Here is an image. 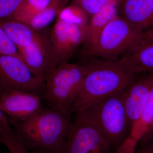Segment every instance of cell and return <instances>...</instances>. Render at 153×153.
Returning a JSON list of instances; mask_svg holds the SVG:
<instances>
[{
    "instance_id": "25",
    "label": "cell",
    "mask_w": 153,
    "mask_h": 153,
    "mask_svg": "<svg viewBox=\"0 0 153 153\" xmlns=\"http://www.w3.org/2000/svg\"><path fill=\"white\" fill-rule=\"evenodd\" d=\"M5 90V89H4V88L2 87L1 85L0 84V95L2 93L4 92V91Z\"/></svg>"
},
{
    "instance_id": "13",
    "label": "cell",
    "mask_w": 153,
    "mask_h": 153,
    "mask_svg": "<svg viewBox=\"0 0 153 153\" xmlns=\"http://www.w3.org/2000/svg\"><path fill=\"white\" fill-rule=\"evenodd\" d=\"M119 13L123 19L143 32L153 30V0H123Z\"/></svg>"
},
{
    "instance_id": "3",
    "label": "cell",
    "mask_w": 153,
    "mask_h": 153,
    "mask_svg": "<svg viewBox=\"0 0 153 153\" xmlns=\"http://www.w3.org/2000/svg\"><path fill=\"white\" fill-rule=\"evenodd\" d=\"M93 126L116 150L128 135V121L124 106L123 90L76 113Z\"/></svg>"
},
{
    "instance_id": "6",
    "label": "cell",
    "mask_w": 153,
    "mask_h": 153,
    "mask_svg": "<svg viewBox=\"0 0 153 153\" xmlns=\"http://www.w3.org/2000/svg\"><path fill=\"white\" fill-rule=\"evenodd\" d=\"M0 84L5 89H16L41 96L45 82L36 77L21 57L0 55Z\"/></svg>"
},
{
    "instance_id": "16",
    "label": "cell",
    "mask_w": 153,
    "mask_h": 153,
    "mask_svg": "<svg viewBox=\"0 0 153 153\" xmlns=\"http://www.w3.org/2000/svg\"><path fill=\"white\" fill-rule=\"evenodd\" d=\"M0 25L18 50L29 46L38 32L27 24L13 19L0 21Z\"/></svg>"
},
{
    "instance_id": "27",
    "label": "cell",
    "mask_w": 153,
    "mask_h": 153,
    "mask_svg": "<svg viewBox=\"0 0 153 153\" xmlns=\"http://www.w3.org/2000/svg\"><path fill=\"white\" fill-rule=\"evenodd\" d=\"M143 153H152V152H145Z\"/></svg>"
},
{
    "instance_id": "15",
    "label": "cell",
    "mask_w": 153,
    "mask_h": 153,
    "mask_svg": "<svg viewBox=\"0 0 153 153\" xmlns=\"http://www.w3.org/2000/svg\"><path fill=\"white\" fill-rule=\"evenodd\" d=\"M119 5L116 2H111L91 16L83 44L85 55L95 46L102 31L108 23L118 16Z\"/></svg>"
},
{
    "instance_id": "21",
    "label": "cell",
    "mask_w": 153,
    "mask_h": 153,
    "mask_svg": "<svg viewBox=\"0 0 153 153\" xmlns=\"http://www.w3.org/2000/svg\"><path fill=\"white\" fill-rule=\"evenodd\" d=\"M0 55H12L21 57L16 46L0 25ZM22 58V57H21Z\"/></svg>"
},
{
    "instance_id": "7",
    "label": "cell",
    "mask_w": 153,
    "mask_h": 153,
    "mask_svg": "<svg viewBox=\"0 0 153 153\" xmlns=\"http://www.w3.org/2000/svg\"><path fill=\"white\" fill-rule=\"evenodd\" d=\"M87 29L57 19L49 35L56 67L68 63L79 46L84 43Z\"/></svg>"
},
{
    "instance_id": "1",
    "label": "cell",
    "mask_w": 153,
    "mask_h": 153,
    "mask_svg": "<svg viewBox=\"0 0 153 153\" xmlns=\"http://www.w3.org/2000/svg\"><path fill=\"white\" fill-rule=\"evenodd\" d=\"M88 69L71 112L77 113L123 90L138 74L118 60L94 57L87 62Z\"/></svg>"
},
{
    "instance_id": "26",
    "label": "cell",
    "mask_w": 153,
    "mask_h": 153,
    "mask_svg": "<svg viewBox=\"0 0 153 153\" xmlns=\"http://www.w3.org/2000/svg\"><path fill=\"white\" fill-rule=\"evenodd\" d=\"M110 1H111L116 2L118 3L119 4H120L121 2L123 0H110Z\"/></svg>"
},
{
    "instance_id": "22",
    "label": "cell",
    "mask_w": 153,
    "mask_h": 153,
    "mask_svg": "<svg viewBox=\"0 0 153 153\" xmlns=\"http://www.w3.org/2000/svg\"><path fill=\"white\" fill-rule=\"evenodd\" d=\"M24 0H0V21L10 19Z\"/></svg>"
},
{
    "instance_id": "10",
    "label": "cell",
    "mask_w": 153,
    "mask_h": 153,
    "mask_svg": "<svg viewBox=\"0 0 153 153\" xmlns=\"http://www.w3.org/2000/svg\"><path fill=\"white\" fill-rule=\"evenodd\" d=\"M0 108L11 120L23 121L43 108L40 96L24 91L5 89L0 95Z\"/></svg>"
},
{
    "instance_id": "12",
    "label": "cell",
    "mask_w": 153,
    "mask_h": 153,
    "mask_svg": "<svg viewBox=\"0 0 153 153\" xmlns=\"http://www.w3.org/2000/svg\"><path fill=\"white\" fill-rule=\"evenodd\" d=\"M150 75L149 97L139 118L131 126L128 135L116 153H134L140 141L150 137L153 132V73Z\"/></svg>"
},
{
    "instance_id": "23",
    "label": "cell",
    "mask_w": 153,
    "mask_h": 153,
    "mask_svg": "<svg viewBox=\"0 0 153 153\" xmlns=\"http://www.w3.org/2000/svg\"><path fill=\"white\" fill-rule=\"evenodd\" d=\"M38 150L36 153H67L66 150V146L57 149H38Z\"/></svg>"
},
{
    "instance_id": "9",
    "label": "cell",
    "mask_w": 153,
    "mask_h": 153,
    "mask_svg": "<svg viewBox=\"0 0 153 153\" xmlns=\"http://www.w3.org/2000/svg\"><path fill=\"white\" fill-rule=\"evenodd\" d=\"M22 60L37 78L45 82L57 68L52 57L49 36L38 31L33 42L19 49Z\"/></svg>"
},
{
    "instance_id": "24",
    "label": "cell",
    "mask_w": 153,
    "mask_h": 153,
    "mask_svg": "<svg viewBox=\"0 0 153 153\" xmlns=\"http://www.w3.org/2000/svg\"><path fill=\"white\" fill-rule=\"evenodd\" d=\"M10 126L9 122L5 114L0 108V131Z\"/></svg>"
},
{
    "instance_id": "2",
    "label": "cell",
    "mask_w": 153,
    "mask_h": 153,
    "mask_svg": "<svg viewBox=\"0 0 153 153\" xmlns=\"http://www.w3.org/2000/svg\"><path fill=\"white\" fill-rule=\"evenodd\" d=\"M71 114L42 108L26 120L10 121L26 146L57 149L66 146L72 123Z\"/></svg>"
},
{
    "instance_id": "18",
    "label": "cell",
    "mask_w": 153,
    "mask_h": 153,
    "mask_svg": "<svg viewBox=\"0 0 153 153\" xmlns=\"http://www.w3.org/2000/svg\"><path fill=\"white\" fill-rule=\"evenodd\" d=\"M52 0H24L19 9L9 19L26 24L49 6Z\"/></svg>"
},
{
    "instance_id": "20",
    "label": "cell",
    "mask_w": 153,
    "mask_h": 153,
    "mask_svg": "<svg viewBox=\"0 0 153 153\" xmlns=\"http://www.w3.org/2000/svg\"><path fill=\"white\" fill-rule=\"evenodd\" d=\"M0 142L10 153H28L25 143L10 126L0 131Z\"/></svg>"
},
{
    "instance_id": "8",
    "label": "cell",
    "mask_w": 153,
    "mask_h": 153,
    "mask_svg": "<svg viewBox=\"0 0 153 153\" xmlns=\"http://www.w3.org/2000/svg\"><path fill=\"white\" fill-rule=\"evenodd\" d=\"M112 149L93 126L76 114L66 141V153H112Z\"/></svg>"
},
{
    "instance_id": "11",
    "label": "cell",
    "mask_w": 153,
    "mask_h": 153,
    "mask_svg": "<svg viewBox=\"0 0 153 153\" xmlns=\"http://www.w3.org/2000/svg\"><path fill=\"white\" fill-rule=\"evenodd\" d=\"M151 82L149 73L138 74L123 90L124 106L129 128L139 118L146 105L150 94Z\"/></svg>"
},
{
    "instance_id": "5",
    "label": "cell",
    "mask_w": 153,
    "mask_h": 153,
    "mask_svg": "<svg viewBox=\"0 0 153 153\" xmlns=\"http://www.w3.org/2000/svg\"><path fill=\"white\" fill-rule=\"evenodd\" d=\"M148 33L136 30L118 16L105 27L95 46L85 56L116 61L126 51L142 42Z\"/></svg>"
},
{
    "instance_id": "4",
    "label": "cell",
    "mask_w": 153,
    "mask_h": 153,
    "mask_svg": "<svg viewBox=\"0 0 153 153\" xmlns=\"http://www.w3.org/2000/svg\"><path fill=\"white\" fill-rule=\"evenodd\" d=\"M87 69L86 63L68 62L54 69L45 82L44 95L50 108L71 114V107L79 94Z\"/></svg>"
},
{
    "instance_id": "29",
    "label": "cell",
    "mask_w": 153,
    "mask_h": 153,
    "mask_svg": "<svg viewBox=\"0 0 153 153\" xmlns=\"http://www.w3.org/2000/svg\"><path fill=\"white\" fill-rule=\"evenodd\" d=\"M0 143H1V142H0Z\"/></svg>"
},
{
    "instance_id": "14",
    "label": "cell",
    "mask_w": 153,
    "mask_h": 153,
    "mask_svg": "<svg viewBox=\"0 0 153 153\" xmlns=\"http://www.w3.org/2000/svg\"><path fill=\"white\" fill-rule=\"evenodd\" d=\"M137 74L153 73V30L142 42L129 49L118 60Z\"/></svg>"
},
{
    "instance_id": "17",
    "label": "cell",
    "mask_w": 153,
    "mask_h": 153,
    "mask_svg": "<svg viewBox=\"0 0 153 153\" xmlns=\"http://www.w3.org/2000/svg\"><path fill=\"white\" fill-rule=\"evenodd\" d=\"M68 0H52L49 6L32 18L26 24L33 30L39 31L51 24L60 11L66 7Z\"/></svg>"
},
{
    "instance_id": "19",
    "label": "cell",
    "mask_w": 153,
    "mask_h": 153,
    "mask_svg": "<svg viewBox=\"0 0 153 153\" xmlns=\"http://www.w3.org/2000/svg\"><path fill=\"white\" fill-rule=\"evenodd\" d=\"M88 16L82 8L72 4L66 6L60 11L57 19L68 24L88 28L89 21Z\"/></svg>"
},
{
    "instance_id": "28",
    "label": "cell",
    "mask_w": 153,
    "mask_h": 153,
    "mask_svg": "<svg viewBox=\"0 0 153 153\" xmlns=\"http://www.w3.org/2000/svg\"><path fill=\"white\" fill-rule=\"evenodd\" d=\"M152 153H153V152H152Z\"/></svg>"
}]
</instances>
